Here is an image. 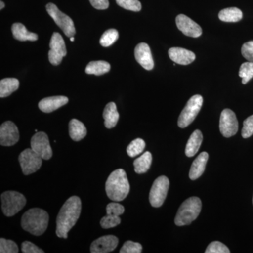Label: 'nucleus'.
I'll return each mask as SVG.
<instances>
[{
    "label": "nucleus",
    "mask_w": 253,
    "mask_h": 253,
    "mask_svg": "<svg viewBox=\"0 0 253 253\" xmlns=\"http://www.w3.org/2000/svg\"><path fill=\"white\" fill-rule=\"evenodd\" d=\"M31 149L41 156L43 160H49L52 157V149L46 133L43 131L36 132L31 138Z\"/></svg>",
    "instance_id": "obj_12"
},
{
    "label": "nucleus",
    "mask_w": 253,
    "mask_h": 253,
    "mask_svg": "<svg viewBox=\"0 0 253 253\" xmlns=\"http://www.w3.org/2000/svg\"><path fill=\"white\" fill-rule=\"evenodd\" d=\"M91 6L95 9L99 10L106 9L109 8V0H89Z\"/></svg>",
    "instance_id": "obj_40"
},
{
    "label": "nucleus",
    "mask_w": 253,
    "mask_h": 253,
    "mask_svg": "<svg viewBox=\"0 0 253 253\" xmlns=\"http://www.w3.org/2000/svg\"><path fill=\"white\" fill-rule=\"evenodd\" d=\"M208 158L209 156L207 152H202L195 159L189 172V177L191 180L199 179L204 174Z\"/></svg>",
    "instance_id": "obj_19"
},
{
    "label": "nucleus",
    "mask_w": 253,
    "mask_h": 253,
    "mask_svg": "<svg viewBox=\"0 0 253 253\" xmlns=\"http://www.w3.org/2000/svg\"><path fill=\"white\" fill-rule=\"evenodd\" d=\"M125 212V208L117 203H111L106 206V214L120 216Z\"/></svg>",
    "instance_id": "obj_37"
},
{
    "label": "nucleus",
    "mask_w": 253,
    "mask_h": 253,
    "mask_svg": "<svg viewBox=\"0 0 253 253\" xmlns=\"http://www.w3.org/2000/svg\"><path fill=\"white\" fill-rule=\"evenodd\" d=\"M42 158L32 149H26L18 157L21 169L25 175L37 172L42 164Z\"/></svg>",
    "instance_id": "obj_9"
},
{
    "label": "nucleus",
    "mask_w": 253,
    "mask_h": 253,
    "mask_svg": "<svg viewBox=\"0 0 253 253\" xmlns=\"http://www.w3.org/2000/svg\"><path fill=\"white\" fill-rule=\"evenodd\" d=\"M49 60L54 66H58L66 56V44L59 33H53L49 43Z\"/></svg>",
    "instance_id": "obj_10"
},
{
    "label": "nucleus",
    "mask_w": 253,
    "mask_h": 253,
    "mask_svg": "<svg viewBox=\"0 0 253 253\" xmlns=\"http://www.w3.org/2000/svg\"><path fill=\"white\" fill-rule=\"evenodd\" d=\"M253 134V115L246 118L244 122L241 135L244 139H247Z\"/></svg>",
    "instance_id": "obj_36"
},
{
    "label": "nucleus",
    "mask_w": 253,
    "mask_h": 253,
    "mask_svg": "<svg viewBox=\"0 0 253 253\" xmlns=\"http://www.w3.org/2000/svg\"><path fill=\"white\" fill-rule=\"evenodd\" d=\"M118 37L119 34L116 29L107 30L100 38V44L104 47H108L116 42L118 39Z\"/></svg>",
    "instance_id": "obj_29"
},
{
    "label": "nucleus",
    "mask_w": 253,
    "mask_h": 253,
    "mask_svg": "<svg viewBox=\"0 0 253 253\" xmlns=\"http://www.w3.org/2000/svg\"><path fill=\"white\" fill-rule=\"evenodd\" d=\"M206 253H229L230 251L225 245L219 241H213L208 246Z\"/></svg>",
    "instance_id": "obj_35"
},
{
    "label": "nucleus",
    "mask_w": 253,
    "mask_h": 253,
    "mask_svg": "<svg viewBox=\"0 0 253 253\" xmlns=\"http://www.w3.org/2000/svg\"><path fill=\"white\" fill-rule=\"evenodd\" d=\"M203 141V134L199 129H196L190 136L186 144L185 154L188 157H193L197 154Z\"/></svg>",
    "instance_id": "obj_21"
},
{
    "label": "nucleus",
    "mask_w": 253,
    "mask_h": 253,
    "mask_svg": "<svg viewBox=\"0 0 253 253\" xmlns=\"http://www.w3.org/2000/svg\"><path fill=\"white\" fill-rule=\"evenodd\" d=\"M152 163V155L149 151H146L140 157L136 158L134 162V171L137 174L147 172Z\"/></svg>",
    "instance_id": "obj_27"
},
{
    "label": "nucleus",
    "mask_w": 253,
    "mask_h": 253,
    "mask_svg": "<svg viewBox=\"0 0 253 253\" xmlns=\"http://www.w3.org/2000/svg\"><path fill=\"white\" fill-rule=\"evenodd\" d=\"M0 4H1V6H0V9L2 10L3 9H4L5 6L4 3L2 1H0Z\"/></svg>",
    "instance_id": "obj_41"
},
{
    "label": "nucleus",
    "mask_w": 253,
    "mask_h": 253,
    "mask_svg": "<svg viewBox=\"0 0 253 253\" xmlns=\"http://www.w3.org/2000/svg\"><path fill=\"white\" fill-rule=\"evenodd\" d=\"M49 224V214L44 210L32 208L23 214L21 226L25 231L35 236L44 234Z\"/></svg>",
    "instance_id": "obj_3"
},
{
    "label": "nucleus",
    "mask_w": 253,
    "mask_h": 253,
    "mask_svg": "<svg viewBox=\"0 0 253 253\" xmlns=\"http://www.w3.org/2000/svg\"><path fill=\"white\" fill-rule=\"evenodd\" d=\"M46 11L54 20L58 26L62 30L64 34L68 38H71L76 34L74 23L69 16L61 12L57 6L53 3H49L46 6Z\"/></svg>",
    "instance_id": "obj_7"
},
{
    "label": "nucleus",
    "mask_w": 253,
    "mask_h": 253,
    "mask_svg": "<svg viewBox=\"0 0 253 253\" xmlns=\"http://www.w3.org/2000/svg\"><path fill=\"white\" fill-rule=\"evenodd\" d=\"M239 76L242 78L243 84H247L253 78V62L242 63L239 69Z\"/></svg>",
    "instance_id": "obj_30"
},
{
    "label": "nucleus",
    "mask_w": 253,
    "mask_h": 253,
    "mask_svg": "<svg viewBox=\"0 0 253 253\" xmlns=\"http://www.w3.org/2000/svg\"><path fill=\"white\" fill-rule=\"evenodd\" d=\"M104 125L108 129H111L117 125L120 115L117 111V106L114 102H110L106 105L103 113Z\"/></svg>",
    "instance_id": "obj_20"
},
{
    "label": "nucleus",
    "mask_w": 253,
    "mask_h": 253,
    "mask_svg": "<svg viewBox=\"0 0 253 253\" xmlns=\"http://www.w3.org/2000/svg\"><path fill=\"white\" fill-rule=\"evenodd\" d=\"M0 253H17L18 248L14 241L1 238L0 239Z\"/></svg>",
    "instance_id": "obj_32"
},
{
    "label": "nucleus",
    "mask_w": 253,
    "mask_h": 253,
    "mask_svg": "<svg viewBox=\"0 0 253 253\" xmlns=\"http://www.w3.org/2000/svg\"><path fill=\"white\" fill-rule=\"evenodd\" d=\"M81 200L78 196L69 198L63 204L56 219V234L58 237L67 239L68 232L81 215Z\"/></svg>",
    "instance_id": "obj_1"
},
{
    "label": "nucleus",
    "mask_w": 253,
    "mask_h": 253,
    "mask_svg": "<svg viewBox=\"0 0 253 253\" xmlns=\"http://www.w3.org/2000/svg\"></svg>",
    "instance_id": "obj_43"
},
{
    "label": "nucleus",
    "mask_w": 253,
    "mask_h": 253,
    "mask_svg": "<svg viewBox=\"0 0 253 253\" xmlns=\"http://www.w3.org/2000/svg\"><path fill=\"white\" fill-rule=\"evenodd\" d=\"M121 222V219L119 216L107 214L101 219L100 224H101V227L104 228V229H110V228L119 225Z\"/></svg>",
    "instance_id": "obj_33"
},
{
    "label": "nucleus",
    "mask_w": 253,
    "mask_h": 253,
    "mask_svg": "<svg viewBox=\"0 0 253 253\" xmlns=\"http://www.w3.org/2000/svg\"><path fill=\"white\" fill-rule=\"evenodd\" d=\"M130 186L126 171L118 169L110 174L106 183V192L108 197L113 201L119 202L126 199Z\"/></svg>",
    "instance_id": "obj_2"
},
{
    "label": "nucleus",
    "mask_w": 253,
    "mask_h": 253,
    "mask_svg": "<svg viewBox=\"0 0 253 253\" xmlns=\"http://www.w3.org/2000/svg\"><path fill=\"white\" fill-rule=\"evenodd\" d=\"M1 209L6 217H12L24 208L26 199L17 191H8L1 195Z\"/></svg>",
    "instance_id": "obj_5"
},
{
    "label": "nucleus",
    "mask_w": 253,
    "mask_h": 253,
    "mask_svg": "<svg viewBox=\"0 0 253 253\" xmlns=\"http://www.w3.org/2000/svg\"><path fill=\"white\" fill-rule=\"evenodd\" d=\"M146 146L145 141L140 138L134 139V141H131L129 146L126 148V153L129 157H135L138 155L141 154L144 151Z\"/></svg>",
    "instance_id": "obj_28"
},
{
    "label": "nucleus",
    "mask_w": 253,
    "mask_h": 253,
    "mask_svg": "<svg viewBox=\"0 0 253 253\" xmlns=\"http://www.w3.org/2000/svg\"><path fill=\"white\" fill-rule=\"evenodd\" d=\"M18 127L11 121H6L0 126V144L3 146H11L19 140Z\"/></svg>",
    "instance_id": "obj_13"
},
{
    "label": "nucleus",
    "mask_w": 253,
    "mask_h": 253,
    "mask_svg": "<svg viewBox=\"0 0 253 253\" xmlns=\"http://www.w3.org/2000/svg\"><path fill=\"white\" fill-rule=\"evenodd\" d=\"M176 24L178 29L186 36L199 38L202 35L201 26L186 15H178L176 18Z\"/></svg>",
    "instance_id": "obj_14"
},
{
    "label": "nucleus",
    "mask_w": 253,
    "mask_h": 253,
    "mask_svg": "<svg viewBox=\"0 0 253 253\" xmlns=\"http://www.w3.org/2000/svg\"><path fill=\"white\" fill-rule=\"evenodd\" d=\"M202 208V203L198 197L186 199L178 210L174 223L176 226L189 225L199 217Z\"/></svg>",
    "instance_id": "obj_4"
},
{
    "label": "nucleus",
    "mask_w": 253,
    "mask_h": 253,
    "mask_svg": "<svg viewBox=\"0 0 253 253\" xmlns=\"http://www.w3.org/2000/svg\"><path fill=\"white\" fill-rule=\"evenodd\" d=\"M68 102V99L66 96H50L41 100L38 104V107L42 112L49 113L59 109Z\"/></svg>",
    "instance_id": "obj_18"
},
{
    "label": "nucleus",
    "mask_w": 253,
    "mask_h": 253,
    "mask_svg": "<svg viewBox=\"0 0 253 253\" xmlns=\"http://www.w3.org/2000/svg\"><path fill=\"white\" fill-rule=\"evenodd\" d=\"M169 58L179 65H189L196 59V55L189 50L181 47H172L168 51Z\"/></svg>",
    "instance_id": "obj_17"
},
{
    "label": "nucleus",
    "mask_w": 253,
    "mask_h": 253,
    "mask_svg": "<svg viewBox=\"0 0 253 253\" xmlns=\"http://www.w3.org/2000/svg\"><path fill=\"white\" fill-rule=\"evenodd\" d=\"M19 87V81L16 78H4L0 81V97H7Z\"/></svg>",
    "instance_id": "obj_25"
},
{
    "label": "nucleus",
    "mask_w": 253,
    "mask_h": 253,
    "mask_svg": "<svg viewBox=\"0 0 253 253\" xmlns=\"http://www.w3.org/2000/svg\"><path fill=\"white\" fill-rule=\"evenodd\" d=\"M11 31H12L13 36L17 41H36L38 39V35L28 31L22 23H16L13 24Z\"/></svg>",
    "instance_id": "obj_22"
},
{
    "label": "nucleus",
    "mask_w": 253,
    "mask_h": 253,
    "mask_svg": "<svg viewBox=\"0 0 253 253\" xmlns=\"http://www.w3.org/2000/svg\"><path fill=\"white\" fill-rule=\"evenodd\" d=\"M134 56L136 61L144 69L151 71L154 67V61L151 54V49L146 43L137 44L134 49Z\"/></svg>",
    "instance_id": "obj_16"
},
{
    "label": "nucleus",
    "mask_w": 253,
    "mask_h": 253,
    "mask_svg": "<svg viewBox=\"0 0 253 253\" xmlns=\"http://www.w3.org/2000/svg\"><path fill=\"white\" fill-rule=\"evenodd\" d=\"M204 99L201 95L193 96L181 111L178 119V126L181 128H185L192 123L201 111Z\"/></svg>",
    "instance_id": "obj_6"
},
{
    "label": "nucleus",
    "mask_w": 253,
    "mask_h": 253,
    "mask_svg": "<svg viewBox=\"0 0 253 253\" xmlns=\"http://www.w3.org/2000/svg\"><path fill=\"white\" fill-rule=\"evenodd\" d=\"M86 129L84 125L77 119H72L69 123V135L75 141L84 139L86 135Z\"/></svg>",
    "instance_id": "obj_23"
},
{
    "label": "nucleus",
    "mask_w": 253,
    "mask_h": 253,
    "mask_svg": "<svg viewBox=\"0 0 253 253\" xmlns=\"http://www.w3.org/2000/svg\"><path fill=\"white\" fill-rule=\"evenodd\" d=\"M110 70H111V65L106 61H91L86 66L85 72L89 75L101 76V75L109 72Z\"/></svg>",
    "instance_id": "obj_26"
},
{
    "label": "nucleus",
    "mask_w": 253,
    "mask_h": 253,
    "mask_svg": "<svg viewBox=\"0 0 253 253\" xmlns=\"http://www.w3.org/2000/svg\"><path fill=\"white\" fill-rule=\"evenodd\" d=\"M70 39H71V42H74V40H75L74 37H71V38H70Z\"/></svg>",
    "instance_id": "obj_42"
},
{
    "label": "nucleus",
    "mask_w": 253,
    "mask_h": 253,
    "mask_svg": "<svg viewBox=\"0 0 253 253\" xmlns=\"http://www.w3.org/2000/svg\"><path fill=\"white\" fill-rule=\"evenodd\" d=\"M169 187V181L167 176H161L154 181L149 194V201L154 208L163 206Z\"/></svg>",
    "instance_id": "obj_8"
},
{
    "label": "nucleus",
    "mask_w": 253,
    "mask_h": 253,
    "mask_svg": "<svg viewBox=\"0 0 253 253\" xmlns=\"http://www.w3.org/2000/svg\"><path fill=\"white\" fill-rule=\"evenodd\" d=\"M218 16L219 19L224 22L236 23L242 19L243 13L238 8H226L219 11Z\"/></svg>",
    "instance_id": "obj_24"
},
{
    "label": "nucleus",
    "mask_w": 253,
    "mask_h": 253,
    "mask_svg": "<svg viewBox=\"0 0 253 253\" xmlns=\"http://www.w3.org/2000/svg\"><path fill=\"white\" fill-rule=\"evenodd\" d=\"M118 239L116 236L107 235L101 236L91 245V253H108L112 252L117 248Z\"/></svg>",
    "instance_id": "obj_15"
},
{
    "label": "nucleus",
    "mask_w": 253,
    "mask_h": 253,
    "mask_svg": "<svg viewBox=\"0 0 253 253\" xmlns=\"http://www.w3.org/2000/svg\"><path fill=\"white\" fill-rule=\"evenodd\" d=\"M21 251L23 253H44V251L38 248L36 245L30 242L24 241L21 245Z\"/></svg>",
    "instance_id": "obj_39"
},
{
    "label": "nucleus",
    "mask_w": 253,
    "mask_h": 253,
    "mask_svg": "<svg viewBox=\"0 0 253 253\" xmlns=\"http://www.w3.org/2000/svg\"><path fill=\"white\" fill-rule=\"evenodd\" d=\"M142 252V246L139 243L127 241L121 248V253H141Z\"/></svg>",
    "instance_id": "obj_34"
},
{
    "label": "nucleus",
    "mask_w": 253,
    "mask_h": 253,
    "mask_svg": "<svg viewBox=\"0 0 253 253\" xmlns=\"http://www.w3.org/2000/svg\"><path fill=\"white\" fill-rule=\"evenodd\" d=\"M219 129L224 137L235 135L239 130V122L234 111L230 109L223 110L219 120Z\"/></svg>",
    "instance_id": "obj_11"
},
{
    "label": "nucleus",
    "mask_w": 253,
    "mask_h": 253,
    "mask_svg": "<svg viewBox=\"0 0 253 253\" xmlns=\"http://www.w3.org/2000/svg\"><path fill=\"white\" fill-rule=\"evenodd\" d=\"M118 6L129 11H140L141 4L139 0H116Z\"/></svg>",
    "instance_id": "obj_31"
},
{
    "label": "nucleus",
    "mask_w": 253,
    "mask_h": 253,
    "mask_svg": "<svg viewBox=\"0 0 253 253\" xmlns=\"http://www.w3.org/2000/svg\"><path fill=\"white\" fill-rule=\"evenodd\" d=\"M241 54L248 61L253 62V41L243 44Z\"/></svg>",
    "instance_id": "obj_38"
}]
</instances>
